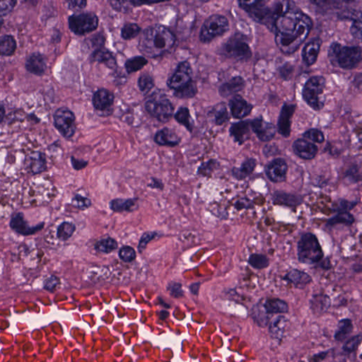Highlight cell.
<instances>
[{
	"instance_id": "6da1fadb",
	"label": "cell",
	"mask_w": 362,
	"mask_h": 362,
	"mask_svg": "<svg viewBox=\"0 0 362 362\" xmlns=\"http://www.w3.org/2000/svg\"><path fill=\"white\" fill-rule=\"evenodd\" d=\"M312 27L311 19L291 5L275 23L273 32L277 46L284 54H293L308 38Z\"/></svg>"
},
{
	"instance_id": "7a4b0ae2",
	"label": "cell",
	"mask_w": 362,
	"mask_h": 362,
	"mask_svg": "<svg viewBox=\"0 0 362 362\" xmlns=\"http://www.w3.org/2000/svg\"><path fill=\"white\" fill-rule=\"evenodd\" d=\"M175 36L171 30L160 24H155L146 28L140 38V52L150 58L166 54L174 46Z\"/></svg>"
},
{
	"instance_id": "3957f363",
	"label": "cell",
	"mask_w": 362,
	"mask_h": 362,
	"mask_svg": "<svg viewBox=\"0 0 362 362\" xmlns=\"http://www.w3.org/2000/svg\"><path fill=\"white\" fill-rule=\"evenodd\" d=\"M291 3L274 2L271 5L265 1H239V7L258 24L265 25L272 32L275 23L284 12L288 10Z\"/></svg>"
},
{
	"instance_id": "277c9868",
	"label": "cell",
	"mask_w": 362,
	"mask_h": 362,
	"mask_svg": "<svg viewBox=\"0 0 362 362\" xmlns=\"http://www.w3.org/2000/svg\"><path fill=\"white\" fill-rule=\"evenodd\" d=\"M328 58L335 66L344 70L356 68L361 61V49L359 46H346L334 42L328 49Z\"/></svg>"
},
{
	"instance_id": "5b68a950",
	"label": "cell",
	"mask_w": 362,
	"mask_h": 362,
	"mask_svg": "<svg viewBox=\"0 0 362 362\" xmlns=\"http://www.w3.org/2000/svg\"><path fill=\"white\" fill-rule=\"evenodd\" d=\"M324 252L313 234H303L298 244V258L304 264H314L322 260Z\"/></svg>"
},
{
	"instance_id": "8992f818",
	"label": "cell",
	"mask_w": 362,
	"mask_h": 362,
	"mask_svg": "<svg viewBox=\"0 0 362 362\" xmlns=\"http://www.w3.org/2000/svg\"><path fill=\"white\" fill-rule=\"evenodd\" d=\"M326 86V80L322 76H313L305 83L302 90L303 101L314 111H321L324 107V101L321 98Z\"/></svg>"
},
{
	"instance_id": "52a82bcc",
	"label": "cell",
	"mask_w": 362,
	"mask_h": 362,
	"mask_svg": "<svg viewBox=\"0 0 362 362\" xmlns=\"http://www.w3.org/2000/svg\"><path fill=\"white\" fill-rule=\"evenodd\" d=\"M230 29V22L226 17L214 14L206 19L201 28L200 39L204 43H208L221 36Z\"/></svg>"
},
{
	"instance_id": "ba28073f",
	"label": "cell",
	"mask_w": 362,
	"mask_h": 362,
	"mask_svg": "<svg viewBox=\"0 0 362 362\" xmlns=\"http://www.w3.org/2000/svg\"><path fill=\"white\" fill-rule=\"evenodd\" d=\"M221 51L223 56L238 61H246L252 56L251 48L244 36L239 34L231 37L223 44Z\"/></svg>"
},
{
	"instance_id": "9c48e42d",
	"label": "cell",
	"mask_w": 362,
	"mask_h": 362,
	"mask_svg": "<svg viewBox=\"0 0 362 362\" xmlns=\"http://www.w3.org/2000/svg\"><path fill=\"white\" fill-rule=\"evenodd\" d=\"M69 28L74 34L82 35L95 31L99 26V18L92 12L74 14L68 19Z\"/></svg>"
},
{
	"instance_id": "30bf717a",
	"label": "cell",
	"mask_w": 362,
	"mask_h": 362,
	"mask_svg": "<svg viewBox=\"0 0 362 362\" xmlns=\"http://www.w3.org/2000/svg\"><path fill=\"white\" fill-rule=\"evenodd\" d=\"M145 108L152 117L162 122L169 121L174 111L171 101L165 97H156L149 99L145 104Z\"/></svg>"
},
{
	"instance_id": "8fae6325",
	"label": "cell",
	"mask_w": 362,
	"mask_h": 362,
	"mask_svg": "<svg viewBox=\"0 0 362 362\" xmlns=\"http://www.w3.org/2000/svg\"><path fill=\"white\" fill-rule=\"evenodd\" d=\"M53 118L55 126L64 138L70 139L74 136L76 132L75 115L69 108H60L55 113Z\"/></svg>"
},
{
	"instance_id": "7c38bea8",
	"label": "cell",
	"mask_w": 362,
	"mask_h": 362,
	"mask_svg": "<svg viewBox=\"0 0 362 362\" xmlns=\"http://www.w3.org/2000/svg\"><path fill=\"white\" fill-rule=\"evenodd\" d=\"M193 71L188 62H182L177 67L176 70L168 80V87L175 91L180 89L189 84L192 80Z\"/></svg>"
},
{
	"instance_id": "4fadbf2b",
	"label": "cell",
	"mask_w": 362,
	"mask_h": 362,
	"mask_svg": "<svg viewBox=\"0 0 362 362\" xmlns=\"http://www.w3.org/2000/svg\"><path fill=\"white\" fill-rule=\"evenodd\" d=\"M296 107L295 104L287 102L282 106L279 115L277 131L284 138H289L290 136L292 117L296 111Z\"/></svg>"
},
{
	"instance_id": "5bb4252c",
	"label": "cell",
	"mask_w": 362,
	"mask_h": 362,
	"mask_svg": "<svg viewBox=\"0 0 362 362\" xmlns=\"http://www.w3.org/2000/svg\"><path fill=\"white\" fill-rule=\"evenodd\" d=\"M251 127L260 141H271L275 138L277 127L273 123L266 121L262 117L251 120Z\"/></svg>"
},
{
	"instance_id": "9a60e30c",
	"label": "cell",
	"mask_w": 362,
	"mask_h": 362,
	"mask_svg": "<svg viewBox=\"0 0 362 362\" xmlns=\"http://www.w3.org/2000/svg\"><path fill=\"white\" fill-rule=\"evenodd\" d=\"M44 223H38L36 226H30L29 223L25 219L24 215L21 212L17 213L12 216L10 220L11 229L17 234L23 236H30L36 234L39 231L42 230L44 227Z\"/></svg>"
},
{
	"instance_id": "2e32d148",
	"label": "cell",
	"mask_w": 362,
	"mask_h": 362,
	"mask_svg": "<svg viewBox=\"0 0 362 362\" xmlns=\"http://www.w3.org/2000/svg\"><path fill=\"white\" fill-rule=\"evenodd\" d=\"M288 165L282 158L275 159L265 168V173L269 180L273 183H282L286 180Z\"/></svg>"
},
{
	"instance_id": "e0dca14e",
	"label": "cell",
	"mask_w": 362,
	"mask_h": 362,
	"mask_svg": "<svg viewBox=\"0 0 362 362\" xmlns=\"http://www.w3.org/2000/svg\"><path fill=\"white\" fill-rule=\"evenodd\" d=\"M231 113L236 119H243L251 114L253 111V105L245 100L241 96L236 95L230 101Z\"/></svg>"
},
{
	"instance_id": "ac0fdd59",
	"label": "cell",
	"mask_w": 362,
	"mask_h": 362,
	"mask_svg": "<svg viewBox=\"0 0 362 362\" xmlns=\"http://www.w3.org/2000/svg\"><path fill=\"white\" fill-rule=\"evenodd\" d=\"M321 46L322 40L319 37H316L307 42L306 46L303 47L301 56L303 63L306 66H311L316 63Z\"/></svg>"
},
{
	"instance_id": "d6986e66",
	"label": "cell",
	"mask_w": 362,
	"mask_h": 362,
	"mask_svg": "<svg viewBox=\"0 0 362 362\" xmlns=\"http://www.w3.org/2000/svg\"><path fill=\"white\" fill-rule=\"evenodd\" d=\"M294 154L305 160H310L315 157L318 147L314 144L305 139L296 140L292 146Z\"/></svg>"
},
{
	"instance_id": "ffe728a7",
	"label": "cell",
	"mask_w": 362,
	"mask_h": 362,
	"mask_svg": "<svg viewBox=\"0 0 362 362\" xmlns=\"http://www.w3.org/2000/svg\"><path fill=\"white\" fill-rule=\"evenodd\" d=\"M26 69L30 73L36 76H42L46 73L47 63L45 57L39 53H33L26 59Z\"/></svg>"
},
{
	"instance_id": "44dd1931",
	"label": "cell",
	"mask_w": 362,
	"mask_h": 362,
	"mask_svg": "<svg viewBox=\"0 0 362 362\" xmlns=\"http://www.w3.org/2000/svg\"><path fill=\"white\" fill-rule=\"evenodd\" d=\"M251 120H242L231 126L230 135L236 143L243 145L251 134Z\"/></svg>"
},
{
	"instance_id": "7402d4cb",
	"label": "cell",
	"mask_w": 362,
	"mask_h": 362,
	"mask_svg": "<svg viewBox=\"0 0 362 362\" xmlns=\"http://www.w3.org/2000/svg\"><path fill=\"white\" fill-rule=\"evenodd\" d=\"M114 95L111 92L101 88L94 93L92 102L94 108L98 111H106L111 107L114 102Z\"/></svg>"
},
{
	"instance_id": "603a6c76",
	"label": "cell",
	"mask_w": 362,
	"mask_h": 362,
	"mask_svg": "<svg viewBox=\"0 0 362 362\" xmlns=\"http://www.w3.org/2000/svg\"><path fill=\"white\" fill-rule=\"evenodd\" d=\"M246 86V81L241 76H237L226 81L221 85L219 88V95L223 98L235 95L241 90L244 89Z\"/></svg>"
},
{
	"instance_id": "cb8c5ba5",
	"label": "cell",
	"mask_w": 362,
	"mask_h": 362,
	"mask_svg": "<svg viewBox=\"0 0 362 362\" xmlns=\"http://www.w3.org/2000/svg\"><path fill=\"white\" fill-rule=\"evenodd\" d=\"M154 142L160 146L173 147L178 145L180 139L173 130L165 127L156 133Z\"/></svg>"
},
{
	"instance_id": "d4e9b609",
	"label": "cell",
	"mask_w": 362,
	"mask_h": 362,
	"mask_svg": "<svg viewBox=\"0 0 362 362\" xmlns=\"http://www.w3.org/2000/svg\"><path fill=\"white\" fill-rule=\"evenodd\" d=\"M138 208V198H116L110 202V209L115 212H132Z\"/></svg>"
},
{
	"instance_id": "484cf974",
	"label": "cell",
	"mask_w": 362,
	"mask_h": 362,
	"mask_svg": "<svg viewBox=\"0 0 362 362\" xmlns=\"http://www.w3.org/2000/svg\"><path fill=\"white\" fill-rule=\"evenodd\" d=\"M28 166L33 174H38L47 170V161L45 154L36 152L28 156Z\"/></svg>"
},
{
	"instance_id": "4316f807",
	"label": "cell",
	"mask_w": 362,
	"mask_h": 362,
	"mask_svg": "<svg viewBox=\"0 0 362 362\" xmlns=\"http://www.w3.org/2000/svg\"><path fill=\"white\" fill-rule=\"evenodd\" d=\"M92 58L94 61L106 64V66L110 68H114L117 65L116 60L113 53L109 50L103 47L96 50L92 53Z\"/></svg>"
},
{
	"instance_id": "83f0119b",
	"label": "cell",
	"mask_w": 362,
	"mask_h": 362,
	"mask_svg": "<svg viewBox=\"0 0 362 362\" xmlns=\"http://www.w3.org/2000/svg\"><path fill=\"white\" fill-rule=\"evenodd\" d=\"M267 315L269 314L287 313L289 311V306L283 300L268 299L262 304Z\"/></svg>"
},
{
	"instance_id": "f1b7e54d",
	"label": "cell",
	"mask_w": 362,
	"mask_h": 362,
	"mask_svg": "<svg viewBox=\"0 0 362 362\" xmlns=\"http://www.w3.org/2000/svg\"><path fill=\"white\" fill-rule=\"evenodd\" d=\"M331 304V299L328 296H314L310 300V309L315 315H320L329 309Z\"/></svg>"
},
{
	"instance_id": "f546056e",
	"label": "cell",
	"mask_w": 362,
	"mask_h": 362,
	"mask_svg": "<svg viewBox=\"0 0 362 362\" xmlns=\"http://www.w3.org/2000/svg\"><path fill=\"white\" fill-rule=\"evenodd\" d=\"M255 166H256L255 159L250 158L243 162L240 168H234L232 170V174L234 178L238 180H243L251 174L252 172L254 171Z\"/></svg>"
},
{
	"instance_id": "4dcf8cb0",
	"label": "cell",
	"mask_w": 362,
	"mask_h": 362,
	"mask_svg": "<svg viewBox=\"0 0 362 362\" xmlns=\"http://www.w3.org/2000/svg\"><path fill=\"white\" fill-rule=\"evenodd\" d=\"M285 280L292 282L296 287H305L311 282V278L304 273V272L298 270V269H292L289 272L288 274L286 275Z\"/></svg>"
},
{
	"instance_id": "1f68e13d",
	"label": "cell",
	"mask_w": 362,
	"mask_h": 362,
	"mask_svg": "<svg viewBox=\"0 0 362 362\" xmlns=\"http://www.w3.org/2000/svg\"><path fill=\"white\" fill-rule=\"evenodd\" d=\"M353 329L354 326L350 319H342L339 322L338 328L335 331V340L338 342H343L352 333Z\"/></svg>"
},
{
	"instance_id": "d6a6232c",
	"label": "cell",
	"mask_w": 362,
	"mask_h": 362,
	"mask_svg": "<svg viewBox=\"0 0 362 362\" xmlns=\"http://www.w3.org/2000/svg\"><path fill=\"white\" fill-rule=\"evenodd\" d=\"M287 320L285 316L279 315L275 318L269 324V331L273 338L281 340L283 336Z\"/></svg>"
},
{
	"instance_id": "836d02e7",
	"label": "cell",
	"mask_w": 362,
	"mask_h": 362,
	"mask_svg": "<svg viewBox=\"0 0 362 362\" xmlns=\"http://www.w3.org/2000/svg\"><path fill=\"white\" fill-rule=\"evenodd\" d=\"M17 42L12 35H5L0 37V56H11L15 53Z\"/></svg>"
},
{
	"instance_id": "e575fe53",
	"label": "cell",
	"mask_w": 362,
	"mask_h": 362,
	"mask_svg": "<svg viewBox=\"0 0 362 362\" xmlns=\"http://www.w3.org/2000/svg\"><path fill=\"white\" fill-rule=\"evenodd\" d=\"M214 122L216 125H222L230 119L228 111L224 104H219L213 108L210 112Z\"/></svg>"
},
{
	"instance_id": "d590c367",
	"label": "cell",
	"mask_w": 362,
	"mask_h": 362,
	"mask_svg": "<svg viewBox=\"0 0 362 362\" xmlns=\"http://www.w3.org/2000/svg\"><path fill=\"white\" fill-rule=\"evenodd\" d=\"M118 244L115 239L111 237L106 238L97 241L95 244V249L100 253H111L118 248Z\"/></svg>"
},
{
	"instance_id": "8d00e7d4",
	"label": "cell",
	"mask_w": 362,
	"mask_h": 362,
	"mask_svg": "<svg viewBox=\"0 0 362 362\" xmlns=\"http://www.w3.org/2000/svg\"><path fill=\"white\" fill-rule=\"evenodd\" d=\"M175 119L181 125L185 126L189 132L193 131V120L188 108H180V109L175 113Z\"/></svg>"
},
{
	"instance_id": "74e56055",
	"label": "cell",
	"mask_w": 362,
	"mask_h": 362,
	"mask_svg": "<svg viewBox=\"0 0 362 362\" xmlns=\"http://www.w3.org/2000/svg\"><path fill=\"white\" fill-rule=\"evenodd\" d=\"M76 231L74 223L64 221L57 230V237L60 241H66L72 237Z\"/></svg>"
},
{
	"instance_id": "f35d334b",
	"label": "cell",
	"mask_w": 362,
	"mask_h": 362,
	"mask_svg": "<svg viewBox=\"0 0 362 362\" xmlns=\"http://www.w3.org/2000/svg\"><path fill=\"white\" fill-rule=\"evenodd\" d=\"M148 61L146 58L142 56H136L134 58H129L126 61L125 67L127 73L132 74L138 72L143 68Z\"/></svg>"
},
{
	"instance_id": "ab89813d",
	"label": "cell",
	"mask_w": 362,
	"mask_h": 362,
	"mask_svg": "<svg viewBox=\"0 0 362 362\" xmlns=\"http://www.w3.org/2000/svg\"><path fill=\"white\" fill-rule=\"evenodd\" d=\"M253 320L260 327L265 328L269 322L268 315L261 305H256L252 311Z\"/></svg>"
},
{
	"instance_id": "60d3db41",
	"label": "cell",
	"mask_w": 362,
	"mask_h": 362,
	"mask_svg": "<svg viewBox=\"0 0 362 362\" xmlns=\"http://www.w3.org/2000/svg\"><path fill=\"white\" fill-rule=\"evenodd\" d=\"M197 93H198L197 85L194 81H192L184 87L175 91L174 95L175 97L179 99H189L195 97Z\"/></svg>"
},
{
	"instance_id": "b9f144b4",
	"label": "cell",
	"mask_w": 362,
	"mask_h": 362,
	"mask_svg": "<svg viewBox=\"0 0 362 362\" xmlns=\"http://www.w3.org/2000/svg\"><path fill=\"white\" fill-rule=\"evenodd\" d=\"M354 221V218L352 214L349 212H340L336 216H333L331 219L328 220V224L334 226L339 223L343 224L351 225Z\"/></svg>"
},
{
	"instance_id": "7bdbcfd3",
	"label": "cell",
	"mask_w": 362,
	"mask_h": 362,
	"mask_svg": "<svg viewBox=\"0 0 362 362\" xmlns=\"http://www.w3.org/2000/svg\"><path fill=\"white\" fill-rule=\"evenodd\" d=\"M141 28L137 24L129 23L122 28L121 35L125 40H131L140 34Z\"/></svg>"
},
{
	"instance_id": "ee69618b",
	"label": "cell",
	"mask_w": 362,
	"mask_h": 362,
	"mask_svg": "<svg viewBox=\"0 0 362 362\" xmlns=\"http://www.w3.org/2000/svg\"><path fill=\"white\" fill-rule=\"evenodd\" d=\"M248 262L252 267L255 269H264L268 267L269 262L265 255L261 254H253L248 259Z\"/></svg>"
},
{
	"instance_id": "f6af8a7d",
	"label": "cell",
	"mask_w": 362,
	"mask_h": 362,
	"mask_svg": "<svg viewBox=\"0 0 362 362\" xmlns=\"http://www.w3.org/2000/svg\"><path fill=\"white\" fill-rule=\"evenodd\" d=\"M138 86L140 91L145 94L150 92L154 86L153 78L147 74H142L138 79Z\"/></svg>"
},
{
	"instance_id": "bcb514c9",
	"label": "cell",
	"mask_w": 362,
	"mask_h": 362,
	"mask_svg": "<svg viewBox=\"0 0 362 362\" xmlns=\"http://www.w3.org/2000/svg\"><path fill=\"white\" fill-rule=\"evenodd\" d=\"M119 258L125 262H131L136 259L137 253L134 248L129 246H124L118 253Z\"/></svg>"
},
{
	"instance_id": "7dc6e473",
	"label": "cell",
	"mask_w": 362,
	"mask_h": 362,
	"mask_svg": "<svg viewBox=\"0 0 362 362\" xmlns=\"http://www.w3.org/2000/svg\"><path fill=\"white\" fill-rule=\"evenodd\" d=\"M361 340L362 337L361 334L353 336L345 342L343 347H342V349H343L344 352L347 353V354L354 352V351L357 349V347H359L360 344H361Z\"/></svg>"
},
{
	"instance_id": "c3c4849f",
	"label": "cell",
	"mask_w": 362,
	"mask_h": 362,
	"mask_svg": "<svg viewBox=\"0 0 362 362\" xmlns=\"http://www.w3.org/2000/svg\"><path fill=\"white\" fill-rule=\"evenodd\" d=\"M72 205L80 210H86L92 205L90 199L81 195H75L72 200Z\"/></svg>"
},
{
	"instance_id": "681fc988",
	"label": "cell",
	"mask_w": 362,
	"mask_h": 362,
	"mask_svg": "<svg viewBox=\"0 0 362 362\" xmlns=\"http://www.w3.org/2000/svg\"><path fill=\"white\" fill-rule=\"evenodd\" d=\"M303 138L313 142V143L321 144L325 141L324 133L318 129H310L306 132L303 133Z\"/></svg>"
},
{
	"instance_id": "f907efd6",
	"label": "cell",
	"mask_w": 362,
	"mask_h": 362,
	"mask_svg": "<svg viewBox=\"0 0 362 362\" xmlns=\"http://www.w3.org/2000/svg\"><path fill=\"white\" fill-rule=\"evenodd\" d=\"M157 235V232H147L143 234V235L140 238L139 244H138V251L140 253H143V251L146 249L149 243L154 240Z\"/></svg>"
},
{
	"instance_id": "816d5d0a",
	"label": "cell",
	"mask_w": 362,
	"mask_h": 362,
	"mask_svg": "<svg viewBox=\"0 0 362 362\" xmlns=\"http://www.w3.org/2000/svg\"><path fill=\"white\" fill-rule=\"evenodd\" d=\"M17 1L10 0V1H0V17L8 15L13 11L17 5Z\"/></svg>"
},
{
	"instance_id": "f5cc1de1",
	"label": "cell",
	"mask_w": 362,
	"mask_h": 362,
	"mask_svg": "<svg viewBox=\"0 0 362 362\" xmlns=\"http://www.w3.org/2000/svg\"><path fill=\"white\" fill-rule=\"evenodd\" d=\"M110 4L114 10L120 12H127L132 10L133 7L130 1H111Z\"/></svg>"
},
{
	"instance_id": "db71d44e",
	"label": "cell",
	"mask_w": 362,
	"mask_h": 362,
	"mask_svg": "<svg viewBox=\"0 0 362 362\" xmlns=\"http://www.w3.org/2000/svg\"><path fill=\"white\" fill-rule=\"evenodd\" d=\"M350 32L354 38L361 40V18L354 19L350 28Z\"/></svg>"
},
{
	"instance_id": "11a10c76",
	"label": "cell",
	"mask_w": 362,
	"mask_h": 362,
	"mask_svg": "<svg viewBox=\"0 0 362 362\" xmlns=\"http://www.w3.org/2000/svg\"><path fill=\"white\" fill-rule=\"evenodd\" d=\"M59 284V278H57L55 275H51L49 278L46 279L45 282H44V288L46 290L52 292Z\"/></svg>"
},
{
	"instance_id": "9f6ffc18",
	"label": "cell",
	"mask_w": 362,
	"mask_h": 362,
	"mask_svg": "<svg viewBox=\"0 0 362 362\" xmlns=\"http://www.w3.org/2000/svg\"><path fill=\"white\" fill-rule=\"evenodd\" d=\"M168 290L169 291L170 294L174 297H180L184 295V291L182 289V286L180 284L176 283V282H172L168 285Z\"/></svg>"
},
{
	"instance_id": "6f0895ef",
	"label": "cell",
	"mask_w": 362,
	"mask_h": 362,
	"mask_svg": "<svg viewBox=\"0 0 362 362\" xmlns=\"http://www.w3.org/2000/svg\"><path fill=\"white\" fill-rule=\"evenodd\" d=\"M294 71V67L289 63L285 64L283 66L280 67V74L284 79H288L292 76Z\"/></svg>"
},
{
	"instance_id": "680465c9",
	"label": "cell",
	"mask_w": 362,
	"mask_h": 362,
	"mask_svg": "<svg viewBox=\"0 0 362 362\" xmlns=\"http://www.w3.org/2000/svg\"><path fill=\"white\" fill-rule=\"evenodd\" d=\"M356 202H348L347 200H342L338 202L336 206V210L341 212H347V210L352 209L356 205Z\"/></svg>"
},
{
	"instance_id": "91938a15",
	"label": "cell",
	"mask_w": 362,
	"mask_h": 362,
	"mask_svg": "<svg viewBox=\"0 0 362 362\" xmlns=\"http://www.w3.org/2000/svg\"><path fill=\"white\" fill-rule=\"evenodd\" d=\"M71 164H72V167L74 169L79 171V170L83 169L86 167L88 165V161L81 160V159H77L74 157H71Z\"/></svg>"
},
{
	"instance_id": "94428289",
	"label": "cell",
	"mask_w": 362,
	"mask_h": 362,
	"mask_svg": "<svg viewBox=\"0 0 362 362\" xmlns=\"http://www.w3.org/2000/svg\"><path fill=\"white\" fill-rule=\"evenodd\" d=\"M69 9L71 10L79 11L83 10L86 7L87 5V2L86 1H69L68 3Z\"/></svg>"
},
{
	"instance_id": "6125c7cd",
	"label": "cell",
	"mask_w": 362,
	"mask_h": 362,
	"mask_svg": "<svg viewBox=\"0 0 362 362\" xmlns=\"http://www.w3.org/2000/svg\"><path fill=\"white\" fill-rule=\"evenodd\" d=\"M328 354V352L326 351V352H321L314 354L313 356H312V357H310L309 362H321L323 360L326 359Z\"/></svg>"
},
{
	"instance_id": "be15d7a7",
	"label": "cell",
	"mask_w": 362,
	"mask_h": 362,
	"mask_svg": "<svg viewBox=\"0 0 362 362\" xmlns=\"http://www.w3.org/2000/svg\"><path fill=\"white\" fill-rule=\"evenodd\" d=\"M149 186L152 188H157V189L161 190L164 188V184H163L162 181L157 178H152V182H151Z\"/></svg>"
},
{
	"instance_id": "e7e4bbea",
	"label": "cell",
	"mask_w": 362,
	"mask_h": 362,
	"mask_svg": "<svg viewBox=\"0 0 362 362\" xmlns=\"http://www.w3.org/2000/svg\"><path fill=\"white\" fill-rule=\"evenodd\" d=\"M199 289H200V283L193 284L190 287V289L193 294H198Z\"/></svg>"
},
{
	"instance_id": "03108f58",
	"label": "cell",
	"mask_w": 362,
	"mask_h": 362,
	"mask_svg": "<svg viewBox=\"0 0 362 362\" xmlns=\"http://www.w3.org/2000/svg\"><path fill=\"white\" fill-rule=\"evenodd\" d=\"M5 117V108L3 105L0 104V122L3 121Z\"/></svg>"
},
{
	"instance_id": "003e7915",
	"label": "cell",
	"mask_w": 362,
	"mask_h": 362,
	"mask_svg": "<svg viewBox=\"0 0 362 362\" xmlns=\"http://www.w3.org/2000/svg\"><path fill=\"white\" fill-rule=\"evenodd\" d=\"M4 24V20L3 19H0V31H1V28L3 27Z\"/></svg>"
}]
</instances>
